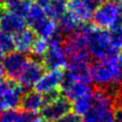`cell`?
<instances>
[{
	"label": "cell",
	"instance_id": "1",
	"mask_svg": "<svg viewBox=\"0 0 122 122\" xmlns=\"http://www.w3.org/2000/svg\"><path fill=\"white\" fill-rule=\"evenodd\" d=\"M91 78L97 87H102L114 96L117 92L122 78V68L117 61V56L99 59L90 65Z\"/></svg>",
	"mask_w": 122,
	"mask_h": 122
},
{
	"label": "cell",
	"instance_id": "22",
	"mask_svg": "<svg viewBox=\"0 0 122 122\" xmlns=\"http://www.w3.org/2000/svg\"><path fill=\"white\" fill-rule=\"evenodd\" d=\"M0 122H22V110L8 109L0 114Z\"/></svg>",
	"mask_w": 122,
	"mask_h": 122
},
{
	"label": "cell",
	"instance_id": "29",
	"mask_svg": "<svg viewBox=\"0 0 122 122\" xmlns=\"http://www.w3.org/2000/svg\"><path fill=\"white\" fill-rule=\"evenodd\" d=\"M4 76H5V71H4V68H3L2 64L0 63V81L4 79Z\"/></svg>",
	"mask_w": 122,
	"mask_h": 122
},
{
	"label": "cell",
	"instance_id": "6",
	"mask_svg": "<svg viewBox=\"0 0 122 122\" xmlns=\"http://www.w3.org/2000/svg\"><path fill=\"white\" fill-rule=\"evenodd\" d=\"M72 109V103L62 95L45 103L41 110V116L46 122H55L61 117L69 113Z\"/></svg>",
	"mask_w": 122,
	"mask_h": 122
},
{
	"label": "cell",
	"instance_id": "32",
	"mask_svg": "<svg viewBox=\"0 0 122 122\" xmlns=\"http://www.w3.org/2000/svg\"><path fill=\"white\" fill-rule=\"evenodd\" d=\"M3 57H4V56H3V53L0 51V63H1V61L3 60Z\"/></svg>",
	"mask_w": 122,
	"mask_h": 122
},
{
	"label": "cell",
	"instance_id": "21",
	"mask_svg": "<svg viewBox=\"0 0 122 122\" xmlns=\"http://www.w3.org/2000/svg\"><path fill=\"white\" fill-rule=\"evenodd\" d=\"M49 47V41L43 39V38H36L35 42L33 44L32 50H30V53L33 54V56L35 57L36 59L39 58H43V56L45 55V53L47 52Z\"/></svg>",
	"mask_w": 122,
	"mask_h": 122
},
{
	"label": "cell",
	"instance_id": "17",
	"mask_svg": "<svg viewBox=\"0 0 122 122\" xmlns=\"http://www.w3.org/2000/svg\"><path fill=\"white\" fill-rule=\"evenodd\" d=\"M47 16L52 20L57 21L67 11L66 0H50L44 7Z\"/></svg>",
	"mask_w": 122,
	"mask_h": 122
},
{
	"label": "cell",
	"instance_id": "31",
	"mask_svg": "<svg viewBox=\"0 0 122 122\" xmlns=\"http://www.w3.org/2000/svg\"><path fill=\"white\" fill-rule=\"evenodd\" d=\"M119 8H120V13H121V20H122V0L119 3Z\"/></svg>",
	"mask_w": 122,
	"mask_h": 122
},
{
	"label": "cell",
	"instance_id": "23",
	"mask_svg": "<svg viewBox=\"0 0 122 122\" xmlns=\"http://www.w3.org/2000/svg\"><path fill=\"white\" fill-rule=\"evenodd\" d=\"M13 38L12 35L0 30V51L3 54L9 53L13 50Z\"/></svg>",
	"mask_w": 122,
	"mask_h": 122
},
{
	"label": "cell",
	"instance_id": "4",
	"mask_svg": "<svg viewBox=\"0 0 122 122\" xmlns=\"http://www.w3.org/2000/svg\"><path fill=\"white\" fill-rule=\"evenodd\" d=\"M43 65L45 69H61L67 64V55L63 47V41L58 35L49 41L47 52L43 56Z\"/></svg>",
	"mask_w": 122,
	"mask_h": 122
},
{
	"label": "cell",
	"instance_id": "16",
	"mask_svg": "<svg viewBox=\"0 0 122 122\" xmlns=\"http://www.w3.org/2000/svg\"><path fill=\"white\" fill-rule=\"evenodd\" d=\"M81 25V24H79V21L74 16H72L70 13L66 12L58 20L57 29H58V32L61 36L67 37L76 32V30L79 28Z\"/></svg>",
	"mask_w": 122,
	"mask_h": 122
},
{
	"label": "cell",
	"instance_id": "5",
	"mask_svg": "<svg viewBox=\"0 0 122 122\" xmlns=\"http://www.w3.org/2000/svg\"><path fill=\"white\" fill-rule=\"evenodd\" d=\"M25 90L13 79L0 81V110L14 109L20 106Z\"/></svg>",
	"mask_w": 122,
	"mask_h": 122
},
{
	"label": "cell",
	"instance_id": "2",
	"mask_svg": "<svg viewBox=\"0 0 122 122\" xmlns=\"http://www.w3.org/2000/svg\"><path fill=\"white\" fill-rule=\"evenodd\" d=\"M86 41L87 51L93 58L99 60L119 54L110 44L107 30L86 24Z\"/></svg>",
	"mask_w": 122,
	"mask_h": 122
},
{
	"label": "cell",
	"instance_id": "14",
	"mask_svg": "<svg viewBox=\"0 0 122 122\" xmlns=\"http://www.w3.org/2000/svg\"><path fill=\"white\" fill-rule=\"evenodd\" d=\"M45 104L44 96L36 91H26V93H24L20 103L21 110L28 112L37 113L41 111Z\"/></svg>",
	"mask_w": 122,
	"mask_h": 122
},
{
	"label": "cell",
	"instance_id": "20",
	"mask_svg": "<svg viewBox=\"0 0 122 122\" xmlns=\"http://www.w3.org/2000/svg\"><path fill=\"white\" fill-rule=\"evenodd\" d=\"M108 35L112 48L115 49L116 51H119L120 49H122V25L118 24L111 28L108 32Z\"/></svg>",
	"mask_w": 122,
	"mask_h": 122
},
{
	"label": "cell",
	"instance_id": "7",
	"mask_svg": "<svg viewBox=\"0 0 122 122\" xmlns=\"http://www.w3.org/2000/svg\"><path fill=\"white\" fill-rule=\"evenodd\" d=\"M44 73L45 67L41 61L38 59H29L25 67L17 78V82L25 91H30Z\"/></svg>",
	"mask_w": 122,
	"mask_h": 122
},
{
	"label": "cell",
	"instance_id": "10",
	"mask_svg": "<svg viewBox=\"0 0 122 122\" xmlns=\"http://www.w3.org/2000/svg\"><path fill=\"white\" fill-rule=\"evenodd\" d=\"M25 17L8 8H0V30L14 35L25 28Z\"/></svg>",
	"mask_w": 122,
	"mask_h": 122
},
{
	"label": "cell",
	"instance_id": "26",
	"mask_svg": "<svg viewBox=\"0 0 122 122\" xmlns=\"http://www.w3.org/2000/svg\"><path fill=\"white\" fill-rule=\"evenodd\" d=\"M114 119L115 122H122V107L115 106L114 108Z\"/></svg>",
	"mask_w": 122,
	"mask_h": 122
},
{
	"label": "cell",
	"instance_id": "15",
	"mask_svg": "<svg viewBox=\"0 0 122 122\" xmlns=\"http://www.w3.org/2000/svg\"><path fill=\"white\" fill-rule=\"evenodd\" d=\"M60 92L70 102H73L77 98L92 92V87L90 86V83L74 81L71 83H69L68 86H66L65 87H63L62 90H60Z\"/></svg>",
	"mask_w": 122,
	"mask_h": 122
},
{
	"label": "cell",
	"instance_id": "3",
	"mask_svg": "<svg viewBox=\"0 0 122 122\" xmlns=\"http://www.w3.org/2000/svg\"><path fill=\"white\" fill-rule=\"evenodd\" d=\"M93 21L95 26L100 29H111L120 24L121 13L119 4L113 1H106L98 5L93 14Z\"/></svg>",
	"mask_w": 122,
	"mask_h": 122
},
{
	"label": "cell",
	"instance_id": "9",
	"mask_svg": "<svg viewBox=\"0 0 122 122\" xmlns=\"http://www.w3.org/2000/svg\"><path fill=\"white\" fill-rule=\"evenodd\" d=\"M98 3L97 0H69L67 2V11L78 21L86 22L93 18Z\"/></svg>",
	"mask_w": 122,
	"mask_h": 122
},
{
	"label": "cell",
	"instance_id": "30",
	"mask_svg": "<svg viewBox=\"0 0 122 122\" xmlns=\"http://www.w3.org/2000/svg\"><path fill=\"white\" fill-rule=\"evenodd\" d=\"M98 2H106V1H113V2H120L121 0H97Z\"/></svg>",
	"mask_w": 122,
	"mask_h": 122
},
{
	"label": "cell",
	"instance_id": "13",
	"mask_svg": "<svg viewBox=\"0 0 122 122\" xmlns=\"http://www.w3.org/2000/svg\"><path fill=\"white\" fill-rule=\"evenodd\" d=\"M81 122H115L114 108L93 105L90 111L83 115Z\"/></svg>",
	"mask_w": 122,
	"mask_h": 122
},
{
	"label": "cell",
	"instance_id": "25",
	"mask_svg": "<svg viewBox=\"0 0 122 122\" xmlns=\"http://www.w3.org/2000/svg\"><path fill=\"white\" fill-rule=\"evenodd\" d=\"M55 122H81V118L74 112L73 113L69 112L66 115H64L63 117H61L60 119L56 120Z\"/></svg>",
	"mask_w": 122,
	"mask_h": 122
},
{
	"label": "cell",
	"instance_id": "12",
	"mask_svg": "<svg viewBox=\"0 0 122 122\" xmlns=\"http://www.w3.org/2000/svg\"><path fill=\"white\" fill-rule=\"evenodd\" d=\"M13 38V48L15 51L24 53H30L33 44L36 40V34L30 29H22L20 32L14 34Z\"/></svg>",
	"mask_w": 122,
	"mask_h": 122
},
{
	"label": "cell",
	"instance_id": "18",
	"mask_svg": "<svg viewBox=\"0 0 122 122\" xmlns=\"http://www.w3.org/2000/svg\"><path fill=\"white\" fill-rule=\"evenodd\" d=\"M48 16L43 7L40 6L38 3H35V4L30 5V8L25 16V21L30 25V30H34L37 25H39Z\"/></svg>",
	"mask_w": 122,
	"mask_h": 122
},
{
	"label": "cell",
	"instance_id": "8",
	"mask_svg": "<svg viewBox=\"0 0 122 122\" xmlns=\"http://www.w3.org/2000/svg\"><path fill=\"white\" fill-rule=\"evenodd\" d=\"M28 61L29 58L24 53L17 51H11L7 53L2 60V66L4 68L5 74L10 79H13V81L17 79L25 67Z\"/></svg>",
	"mask_w": 122,
	"mask_h": 122
},
{
	"label": "cell",
	"instance_id": "24",
	"mask_svg": "<svg viewBox=\"0 0 122 122\" xmlns=\"http://www.w3.org/2000/svg\"><path fill=\"white\" fill-rule=\"evenodd\" d=\"M30 5H32V3H30V0H18L14 4H12L9 7H6V8L11 9L12 11H14V12L21 15V16L25 17L30 8Z\"/></svg>",
	"mask_w": 122,
	"mask_h": 122
},
{
	"label": "cell",
	"instance_id": "19",
	"mask_svg": "<svg viewBox=\"0 0 122 122\" xmlns=\"http://www.w3.org/2000/svg\"><path fill=\"white\" fill-rule=\"evenodd\" d=\"M93 107V92H90L73 101L72 108L74 113L81 116L87 113Z\"/></svg>",
	"mask_w": 122,
	"mask_h": 122
},
{
	"label": "cell",
	"instance_id": "28",
	"mask_svg": "<svg viewBox=\"0 0 122 122\" xmlns=\"http://www.w3.org/2000/svg\"><path fill=\"white\" fill-rule=\"evenodd\" d=\"M18 0H0V3L3 5H5L6 7H9L12 4H14L15 2H17Z\"/></svg>",
	"mask_w": 122,
	"mask_h": 122
},
{
	"label": "cell",
	"instance_id": "27",
	"mask_svg": "<svg viewBox=\"0 0 122 122\" xmlns=\"http://www.w3.org/2000/svg\"><path fill=\"white\" fill-rule=\"evenodd\" d=\"M116 106H121L122 107V83H120L119 89L117 92L116 96Z\"/></svg>",
	"mask_w": 122,
	"mask_h": 122
},
{
	"label": "cell",
	"instance_id": "11",
	"mask_svg": "<svg viewBox=\"0 0 122 122\" xmlns=\"http://www.w3.org/2000/svg\"><path fill=\"white\" fill-rule=\"evenodd\" d=\"M62 76L63 71L61 69H53L47 71L41 76L40 79L34 86L35 91L42 95H45L50 92L59 90Z\"/></svg>",
	"mask_w": 122,
	"mask_h": 122
}]
</instances>
